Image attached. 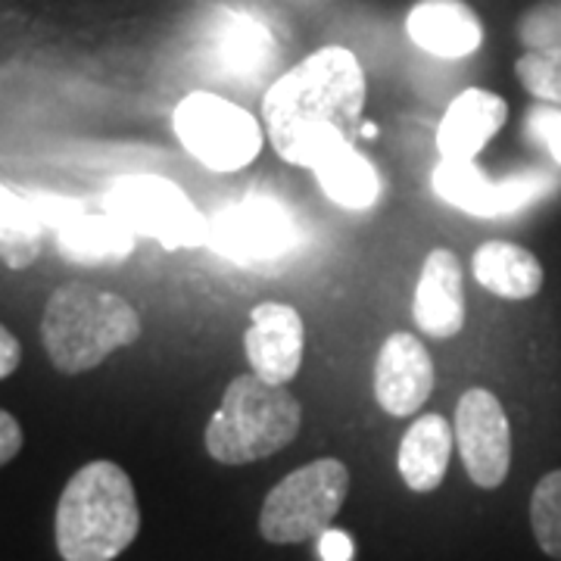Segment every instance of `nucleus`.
<instances>
[{
  "label": "nucleus",
  "instance_id": "obj_1",
  "mask_svg": "<svg viewBox=\"0 0 561 561\" xmlns=\"http://www.w3.org/2000/svg\"><path fill=\"white\" fill-rule=\"evenodd\" d=\"M368 98L365 69L346 47H321L294 69H287L262 98L265 135L275 153L312 125H337L353 131L362 119Z\"/></svg>",
  "mask_w": 561,
  "mask_h": 561
},
{
  "label": "nucleus",
  "instance_id": "obj_2",
  "mask_svg": "<svg viewBox=\"0 0 561 561\" xmlns=\"http://www.w3.org/2000/svg\"><path fill=\"white\" fill-rule=\"evenodd\" d=\"M138 530V493L116 461H88L62 486L54 522L62 561L119 559Z\"/></svg>",
  "mask_w": 561,
  "mask_h": 561
},
{
  "label": "nucleus",
  "instance_id": "obj_3",
  "mask_svg": "<svg viewBox=\"0 0 561 561\" xmlns=\"http://www.w3.org/2000/svg\"><path fill=\"white\" fill-rule=\"evenodd\" d=\"M140 337L138 309L94 284H62L50 294L41 319V343L54 368L81 375Z\"/></svg>",
  "mask_w": 561,
  "mask_h": 561
},
{
  "label": "nucleus",
  "instance_id": "obj_4",
  "mask_svg": "<svg viewBox=\"0 0 561 561\" xmlns=\"http://www.w3.org/2000/svg\"><path fill=\"white\" fill-rule=\"evenodd\" d=\"M302 409L284 383L238 375L206 424V453L221 465H250L280 453L300 434Z\"/></svg>",
  "mask_w": 561,
  "mask_h": 561
},
{
  "label": "nucleus",
  "instance_id": "obj_5",
  "mask_svg": "<svg viewBox=\"0 0 561 561\" xmlns=\"http://www.w3.org/2000/svg\"><path fill=\"white\" fill-rule=\"evenodd\" d=\"M346 493L350 468L341 459H316L290 471L262 502V540L294 546L321 537L341 515Z\"/></svg>",
  "mask_w": 561,
  "mask_h": 561
},
{
  "label": "nucleus",
  "instance_id": "obj_6",
  "mask_svg": "<svg viewBox=\"0 0 561 561\" xmlns=\"http://www.w3.org/2000/svg\"><path fill=\"white\" fill-rule=\"evenodd\" d=\"M103 206L138 238H150L165 250L209 243V219L175 181L162 175H125L106 191Z\"/></svg>",
  "mask_w": 561,
  "mask_h": 561
},
{
  "label": "nucleus",
  "instance_id": "obj_7",
  "mask_svg": "<svg viewBox=\"0 0 561 561\" xmlns=\"http://www.w3.org/2000/svg\"><path fill=\"white\" fill-rule=\"evenodd\" d=\"M181 147L213 172H238L260 157L262 125L253 113L213 91H194L175 106Z\"/></svg>",
  "mask_w": 561,
  "mask_h": 561
},
{
  "label": "nucleus",
  "instance_id": "obj_8",
  "mask_svg": "<svg viewBox=\"0 0 561 561\" xmlns=\"http://www.w3.org/2000/svg\"><path fill=\"white\" fill-rule=\"evenodd\" d=\"M300 241L297 225L272 197H243L228 203L216 219L209 221V247L221 260L256 265L280 260Z\"/></svg>",
  "mask_w": 561,
  "mask_h": 561
},
{
  "label": "nucleus",
  "instance_id": "obj_9",
  "mask_svg": "<svg viewBox=\"0 0 561 561\" xmlns=\"http://www.w3.org/2000/svg\"><path fill=\"white\" fill-rule=\"evenodd\" d=\"M456 446H459L468 478L478 486L496 490L508 478L512 424L502 402L490 390L471 387L461 393L456 405Z\"/></svg>",
  "mask_w": 561,
  "mask_h": 561
},
{
  "label": "nucleus",
  "instance_id": "obj_10",
  "mask_svg": "<svg viewBox=\"0 0 561 561\" xmlns=\"http://www.w3.org/2000/svg\"><path fill=\"white\" fill-rule=\"evenodd\" d=\"M549 187H556V179L542 169L518 172L505 181L486 179L474 165V160L440 162L434 172L437 197H443L449 206H456L468 216H478V219H500L508 213H518L537 197H542Z\"/></svg>",
  "mask_w": 561,
  "mask_h": 561
},
{
  "label": "nucleus",
  "instance_id": "obj_11",
  "mask_svg": "<svg viewBox=\"0 0 561 561\" xmlns=\"http://www.w3.org/2000/svg\"><path fill=\"white\" fill-rule=\"evenodd\" d=\"M306 350L302 316L287 302H260L250 312V328L243 334V353L253 368L268 383H287L297 378Z\"/></svg>",
  "mask_w": 561,
  "mask_h": 561
},
{
  "label": "nucleus",
  "instance_id": "obj_12",
  "mask_svg": "<svg viewBox=\"0 0 561 561\" xmlns=\"http://www.w3.org/2000/svg\"><path fill=\"white\" fill-rule=\"evenodd\" d=\"M434 383H437L434 362L419 337L400 331L381 343V353L375 362V397L387 415L409 419L412 412H419L431 400Z\"/></svg>",
  "mask_w": 561,
  "mask_h": 561
},
{
  "label": "nucleus",
  "instance_id": "obj_13",
  "mask_svg": "<svg viewBox=\"0 0 561 561\" xmlns=\"http://www.w3.org/2000/svg\"><path fill=\"white\" fill-rule=\"evenodd\" d=\"M412 316L421 334L434 341H453L465 328V278L453 250L437 247L421 265Z\"/></svg>",
  "mask_w": 561,
  "mask_h": 561
},
{
  "label": "nucleus",
  "instance_id": "obj_14",
  "mask_svg": "<svg viewBox=\"0 0 561 561\" xmlns=\"http://www.w3.org/2000/svg\"><path fill=\"white\" fill-rule=\"evenodd\" d=\"M508 119V103L486 88L461 91L443 113L437 150L443 162H471Z\"/></svg>",
  "mask_w": 561,
  "mask_h": 561
},
{
  "label": "nucleus",
  "instance_id": "obj_15",
  "mask_svg": "<svg viewBox=\"0 0 561 561\" xmlns=\"http://www.w3.org/2000/svg\"><path fill=\"white\" fill-rule=\"evenodd\" d=\"M409 38L440 60L471 57L483 41L481 16L465 0H421L412 7Z\"/></svg>",
  "mask_w": 561,
  "mask_h": 561
},
{
  "label": "nucleus",
  "instance_id": "obj_16",
  "mask_svg": "<svg viewBox=\"0 0 561 561\" xmlns=\"http://www.w3.org/2000/svg\"><path fill=\"white\" fill-rule=\"evenodd\" d=\"M309 169L316 172L328 201H334L343 209L362 213V209H371L381 197V179L375 165L362 157L343 131L321 144Z\"/></svg>",
  "mask_w": 561,
  "mask_h": 561
},
{
  "label": "nucleus",
  "instance_id": "obj_17",
  "mask_svg": "<svg viewBox=\"0 0 561 561\" xmlns=\"http://www.w3.org/2000/svg\"><path fill=\"white\" fill-rule=\"evenodd\" d=\"M456 446V427L443 415H421L405 431L397 453V468L412 493H434L446 478L449 456Z\"/></svg>",
  "mask_w": 561,
  "mask_h": 561
},
{
  "label": "nucleus",
  "instance_id": "obj_18",
  "mask_svg": "<svg viewBox=\"0 0 561 561\" xmlns=\"http://www.w3.org/2000/svg\"><path fill=\"white\" fill-rule=\"evenodd\" d=\"M135 231L113 213H79L57 228V247L76 265H116L135 250Z\"/></svg>",
  "mask_w": 561,
  "mask_h": 561
},
{
  "label": "nucleus",
  "instance_id": "obj_19",
  "mask_svg": "<svg viewBox=\"0 0 561 561\" xmlns=\"http://www.w3.org/2000/svg\"><path fill=\"white\" fill-rule=\"evenodd\" d=\"M471 268L483 290L496 294L502 300H530L542 287L540 260L512 241L481 243L471 260Z\"/></svg>",
  "mask_w": 561,
  "mask_h": 561
},
{
  "label": "nucleus",
  "instance_id": "obj_20",
  "mask_svg": "<svg viewBox=\"0 0 561 561\" xmlns=\"http://www.w3.org/2000/svg\"><path fill=\"white\" fill-rule=\"evenodd\" d=\"M213 47L221 69L243 79L265 72L275 57L272 32L247 13H221L213 28Z\"/></svg>",
  "mask_w": 561,
  "mask_h": 561
},
{
  "label": "nucleus",
  "instance_id": "obj_21",
  "mask_svg": "<svg viewBox=\"0 0 561 561\" xmlns=\"http://www.w3.org/2000/svg\"><path fill=\"white\" fill-rule=\"evenodd\" d=\"M0 253L7 268H28L41 253L38 209L10 184L0 191Z\"/></svg>",
  "mask_w": 561,
  "mask_h": 561
},
{
  "label": "nucleus",
  "instance_id": "obj_22",
  "mask_svg": "<svg viewBox=\"0 0 561 561\" xmlns=\"http://www.w3.org/2000/svg\"><path fill=\"white\" fill-rule=\"evenodd\" d=\"M530 527L542 552L561 561V468L537 483L530 496Z\"/></svg>",
  "mask_w": 561,
  "mask_h": 561
},
{
  "label": "nucleus",
  "instance_id": "obj_23",
  "mask_svg": "<svg viewBox=\"0 0 561 561\" xmlns=\"http://www.w3.org/2000/svg\"><path fill=\"white\" fill-rule=\"evenodd\" d=\"M515 76L537 101L561 106V47L527 50L515 62Z\"/></svg>",
  "mask_w": 561,
  "mask_h": 561
},
{
  "label": "nucleus",
  "instance_id": "obj_24",
  "mask_svg": "<svg viewBox=\"0 0 561 561\" xmlns=\"http://www.w3.org/2000/svg\"><path fill=\"white\" fill-rule=\"evenodd\" d=\"M518 32L530 50L561 47V0H549L537 10H530L518 25Z\"/></svg>",
  "mask_w": 561,
  "mask_h": 561
},
{
  "label": "nucleus",
  "instance_id": "obj_25",
  "mask_svg": "<svg viewBox=\"0 0 561 561\" xmlns=\"http://www.w3.org/2000/svg\"><path fill=\"white\" fill-rule=\"evenodd\" d=\"M527 131L549 150L552 162L561 165V110H552V106L534 110L527 116Z\"/></svg>",
  "mask_w": 561,
  "mask_h": 561
},
{
  "label": "nucleus",
  "instance_id": "obj_26",
  "mask_svg": "<svg viewBox=\"0 0 561 561\" xmlns=\"http://www.w3.org/2000/svg\"><path fill=\"white\" fill-rule=\"evenodd\" d=\"M35 209H38L41 221L62 228L69 219H76L79 213H84V206L79 201H69V197H32Z\"/></svg>",
  "mask_w": 561,
  "mask_h": 561
},
{
  "label": "nucleus",
  "instance_id": "obj_27",
  "mask_svg": "<svg viewBox=\"0 0 561 561\" xmlns=\"http://www.w3.org/2000/svg\"><path fill=\"white\" fill-rule=\"evenodd\" d=\"M356 556V546L350 540V534L328 527L319 537V559L321 561H353Z\"/></svg>",
  "mask_w": 561,
  "mask_h": 561
},
{
  "label": "nucleus",
  "instance_id": "obj_28",
  "mask_svg": "<svg viewBox=\"0 0 561 561\" xmlns=\"http://www.w3.org/2000/svg\"><path fill=\"white\" fill-rule=\"evenodd\" d=\"M22 449V427L20 421L13 419V412H0V461L10 465V461L20 456Z\"/></svg>",
  "mask_w": 561,
  "mask_h": 561
},
{
  "label": "nucleus",
  "instance_id": "obj_29",
  "mask_svg": "<svg viewBox=\"0 0 561 561\" xmlns=\"http://www.w3.org/2000/svg\"><path fill=\"white\" fill-rule=\"evenodd\" d=\"M22 359V346L20 341L13 337L10 328H0V378H10L16 368H20Z\"/></svg>",
  "mask_w": 561,
  "mask_h": 561
},
{
  "label": "nucleus",
  "instance_id": "obj_30",
  "mask_svg": "<svg viewBox=\"0 0 561 561\" xmlns=\"http://www.w3.org/2000/svg\"><path fill=\"white\" fill-rule=\"evenodd\" d=\"M362 131H365V138H375V135H378V128H375V125H362Z\"/></svg>",
  "mask_w": 561,
  "mask_h": 561
}]
</instances>
